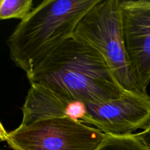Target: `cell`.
<instances>
[{"instance_id": "1", "label": "cell", "mask_w": 150, "mask_h": 150, "mask_svg": "<svg viewBox=\"0 0 150 150\" xmlns=\"http://www.w3.org/2000/svg\"><path fill=\"white\" fill-rule=\"evenodd\" d=\"M26 76L31 85L81 102H105L125 92L100 54L74 36L51 51Z\"/></svg>"}, {"instance_id": "2", "label": "cell", "mask_w": 150, "mask_h": 150, "mask_svg": "<svg viewBox=\"0 0 150 150\" xmlns=\"http://www.w3.org/2000/svg\"><path fill=\"white\" fill-rule=\"evenodd\" d=\"M98 0H45L30 12L7 41L12 61L26 75L51 51L72 38Z\"/></svg>"}, {"instance_id": "3", "label": "cell", "mask_w": 150, "mask_h": 150, "mask_svg": "<svg viewBox=\"0 0 150 150\" xmlns=\"http://www.w3.org/2000/svg\"><path fill=\"white\" fill-rule=\"evenodd\" d=\"M73 36L100 54L125 92L148 95L138 83L126 52L122 0H98L79 21Z\"/></svg>"}, {"instance_id": "4", "label": "cell", "mask_w": 150, "mask_h": 150, "mask_svg": "<svg viewBox=\"0 0 150 150\" xmlns=\"http://www.w3.org/2000/svg\"><path fill=\"white\" fill-rule=\"evenodd\" d=\"M107 135L66 117L40 120L8 133L13 150H97Z\"/></svg>"}, {"instance_id": "5", "label": "cell", "mask_w": 150, "mask_h": 150, "mask_svg": "<svg viewBox=\"0 0 150 150\" xmlns=\"http://www.w3.org/2000/svg\"><path fill=\"white\" fill-rule=\"evenodd\" d=\"M125 46L141 89L147 93L150 83V1H122Z\"/></svg>"}, {"instance_id": "6", "label": "cell", "mask_w": 150, "mask_h": 150, "mask_svg": "<svg viewBox=\"0 0 150 150\" xmlns=\"http://www.w3.org/2000/svg\"><path fill=\"white\" fill-rule=\"evenodd\" d=\"M32 0H0V21L23 20L32 11Z\"/></svg>"}, {"instance_id": "7", "label": "cell", "mask_w": 150, "mask_h": 150, "mask_svg": "<svg viewBox=\"0 0 150 150\" xmlns=\"http://www.w3.org/2000/svg\"><path fill=\"white\" fill-rule=\"evenodd\" d=\"M97 150H149L136 134L107 136L105 142Z\"/></svg>"}, {"instance_id": "8", "label": "cell", "mask_w": 150, "mask_h": 150, "mask_svg": "<svg viewBox=\"0 0 150 150\" xmlns=\"http://www.w3.org/2000/svg\"><path fill=\"white\" fill-rule=\"evenodd\" d=\"M138 139L150 150V125L143 131L136 133Z\"/></svg>"}, {"instance_id": "9", "label": "cell", "mask_w": 150, "mask_h": 150, "mask_svg": "<svg viewBox=\"0 0 150 150\" xmlns=\"http://www.w3.org/2000/svg\"><path fill=\"white\" fill-rule=\"evenodd\" d=\"M7 138H8V133L6 131L4 127H3L2 124L0 122V140L7 142Z\"/></svg>"}, {"instance_id": "10", "label": "cell", "mask_w": 150, "mask_h": 150, "mask_svg": "<svg viewBox=\"0 0 150 150\" xmlns=\"http://www.w3.org/2000/svg\"><path fill=\"white\" fill-rule=\"evenodd\" d=\"M0 150H1V149H0Z\"/></svg>"}]
</instances>
